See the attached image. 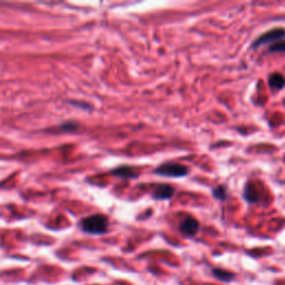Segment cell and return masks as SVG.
Returning <instances> with one entry per match:
<instances>
[{
  "label": "cell",
  "mask_w": 285,
  "mask_h": 285,
  "mask_svg": "<svg viewBox=\"0 0 285 285\" xmlns=\"http://www.w3.org/2000/svg\"><path fill=\"white\" fill-rule=\"evenodd\" d=\"M111 174L117 176V177H122V178L134 179V178H136V177H138V175H140V172H138L137 169L133 166L123 165V166L114 168L113 171H111Z\"/></svg>",
  "instance_id": "obj_7"
},
{
  "label": "cell",
  "mask_w": 285,
  "mask_h": 285,
  "mask_svg": "<svg viewBox=\"0 0 285 285\" xmlns=\"http://www.w3.org/2000/svg\"><path fill=\"white\" fill-rule=\"evenodd\" d=\"M198 230V221L194 216H191V215H186L179 223V232L186 237L194 236V235L197 234Z\"/></svg>",
  "instance_id": "obj_5"
},
{
  "label": "cell",
  "mask_w": 285,
  "mask_h": 285,
  "mask_svg": "<svg viewBox=\"0 0 285 285\" xmlns=\"http://www.w3.org/2000/svg\"><path fill=\"white\" fill-rule=\"evenodd\" d=\"M268 53H285V39L275 42L271 46H268Z\"/></svg>",
  "instance_id": "obj_11"
},
{
  "label": "cell",
  "mask_w": 285,
  "mask_h": 285,
  "mask_svg": "<svg viewBox=\"0 0 285 285\" xmlns=\"http://www.w3.org/2000/svg\"><path fill=\"white\" fill-rule=\"evenodd\" d=\"M61 128H64L65 130H75V129L78 128V125L74 124V123H71V122H68V123H65V124H63Z\"/></svg>",
  "instance_id": "obj_12"
},
{
  "label": "cell",
  "mask_w": 285,
  "mask_h": 285,
  "mask_svg": "<svg viewBox=\"0 0 285 285\" xmlns=\"http://www.w3.org/2000/svg\"><path fill=\"white\" fill-rule=\"evenodd\" d=\"M243 197L248 203L257 204L262 202V197H263V192L262 188L257 185V183L249 182L245 185Z\"/></svg>",
  "instance_id": "obj_4"
},
{
  "label": "cell",
  "mask_w": 285,
  "mask_h": 285,
  "mask_svg": "<svg viewBox=\"0 0 285 285\" xmlns=\"http://www.w3.org/2000/svg\"><path fill=\"white\" fill-rule=\"evenodd\" d=\"M80 226L84 232L92 235H101L107 232L108 229V218L103 214H95L84 218L80 222Z\"/></svg>",
  "instance_id": "obj_1"
},
{
  "label": "cell",
  "mask_w": 285,
  "mask_h": 285,
  "mask_svg": "<svg viewBox=\"0 0 285 285\" xmlns=\"http://www.w3.org/2000/svg\"><path fill=\"white\" fill-rule=\"evenodd\" d=\"M212 193H213V196H214L215 199H218V201H221V202H224L225 199L227 198V190L224 185H219V186H216L213 191H212Z\"/></svg>",
  "instance_id": "obj_10"
},
{
  "label": "cell",
  "mask_w": 285,
  "mask_h": 285,
  "mask_svg": "<svg viewBox=\"0 0 285 285\" xmlns=\"http://www.w3.org/2000/svg\"><path fill=\"white\" fill-rule=\"evenodd\" d=\"M268 86L273 90H280L285 86V78L280 72H273L268 76Z\"/></svg>",
  "instance_id": "obj_8"
},
{
  "label": "cell",
  "mask_w": 285,
  "mask_h": 285,
  "mask_svg": "<svg viewBox=\"0 0 285 285\" xmlns=\"http://www.w3.org/2000/svg\"><path fill=\"white\" fill-rule=\"evenodd\" d=\"M154 173L163 177H174V178H180L190 174V168L186 165L177 163V161H166L160 164L156 167Z\"/></svg>",
  "instance_id": "obj_2"
},
{
  "label": "cell",
  "mask_w": 285,
  "mask_h": 285,
  "mask_svg": "<svg viewBox=\"0 0 285 285\" xmlns=\"http://www.w3.org/2000/svg\"><path fill=\"white\" fill-rule=\"evenodd\" d=\"M175 188L169 184H159L154 190L152 197L156 201H168L175 194Z\"/></svg>",
  "instance_id": "obj_6"
},
{
  "label": "cell",
  "mask_w": 285,
  "mask_h": 285,
  "mask_svg": "<svg viewBox=\"0 0 285 285\" xmlns=\"http://www.w3.org/2000/svg\"><path fill=\"white\" fill-rule=\"evenodd\" d=\"M282 39H285V29L282 28V27H277V28L271 29L267 33L262 34L261 36L257 37L253 41L251 47L253 49H257L262 47V46H271Z\"/></svg>",
  "instance_id": "obj_3"
},
{
  "label": "cell",
  "mask_w": 285,
  "mask_h": 285,
  "mask_svg": "<svg viewBox=\"0 0 285 285\" xmlns=\"http://www.w3.org/2000/svg\"><path fill=\"white\" fill-rule=\"evenodd\" d=\"M212 272H213V275L215 277H217L218 280L223 281V282H231V281L235 277L234 273H231L223 268H213V271Z\"/></svg>",
  "instance_id": "obj_9"
}]
</instances>
